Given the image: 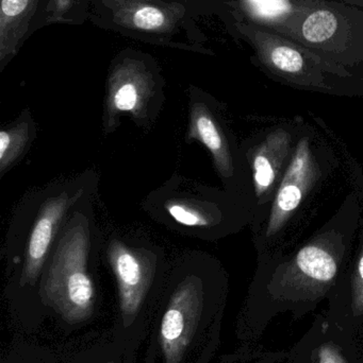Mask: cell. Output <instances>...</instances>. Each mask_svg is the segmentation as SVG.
<instances>
[{
	"mask_svg": "<svg viewBox=\"0 0 363 363\" xmlns=\"http://www.w3.org/2000/svg\"><path fill=\"white\" fill-rule=\"evenodd\" d=\"M188 138L198 140L208 148L221 176L225 178L232 176L234 163L227 140L217 119L202 102L192 104Z\"/></svg>",
	"mask_w": 363,
	"mask_h": 363,
	"instance_id": "7c38bea8",
	"label": "cell"
},
{
	"mask_svg": "<svg viewBox=\"0 0 363 363\" xmlns=\"http://www.w3.org/2000/svg\"><path fill=\"white\" fill-rule=\"evenodd\" d=\"M338 271L336 257L324 245L313 243L303 247L287 270L269 283L259 322L261 330L279 313H292L298 319L313 311L327 296Z\"/></svg>",
	"mask_w": 363,
	"mask_h": 363,
	"instance_id": "7a4b0ae2",
	"label": "cell"
},
{
	"mask_svg": "<svg viewBox=\"0 0 363 363\" xmlns=\"http://www.w3.org/2000/svg\"><path fill=\"white\" fill-rule=\"evenodd\" d=\"M249 14L261 21H276L288 14L291 6L289 0H242Z\"/></svg>",
	"mask_w": 363,
	"mask_h": 363,
	"instance_id": "e0dca14e",
	"label": "cell"
},
{
	"mask_svg": "<svg viewBox=\"0 0 363 363\" xmlns=\"http://www.w3.org/2000/svg\"><path fill=\"white\" fill-rule=\"evenodd\" d=\"M341 325L354 330L356 335L363 330V252L352 279L349 294L330 301L327 313Z\"/></svg>",
	"mask_w": 363,
	"mask_h": 363,
	"instance_id": "4fadbf2b",
	"label": "cell"
},
{
	"mask_svg": "<svg viewBox=\"0 0 363 363\" xmlns=\"http://www.w3.org/2000/svg\"><path fill=\"white\" fill-rule=\"evenodd\" d=\"M204 308L200 279L189 277L179 284L162 318L160 342L166 363H180L193 340Z\"/></svg>",
	"mask_w": 363,
	"mask_h": 363,
	"instance_id": "277c9868",
	"label": "cell"
},
{
	"mask_svg": "<svg viewBox=\"0 0 363 363\" xmlns=\"http://www.w3.org/2000/svg\"><path fill=\"white\" fill-rule=\"evenodd\" d=\"M336 30V16L326 10L313 13L303 25V34L305 38L313 43L325 42L332 38Z\"/></svg>",
	"mask_w": 363,
	"mask_h": 363,
	"instance_id": "2e32d148",
	"label": "cell"
},
{
	"mask_svg": "<svg viewBox=\"0 0 363 363\" xmlns=\"http://www.w3.org/2000/svg\"><path fill=\"white\" fill-rule=\"evenodd\" d=\"M273 65L287 74H298L304 67V59L296 49L288 46H277L270 53Z\"/></svg>",
	"mask_w": 363,
	"mask_h": 363,
	"instance_id": "d6986e66",
	"label": "cell"
},
{
	"mask_svg": "<svg viewBox=\"0 0 363 363\" xmlns=\"http://www.w3.org/2000/svg\"><path fill=\"white\" fill-rule=\"evenodd\" d=\"M110 363H114V362H110Z\"/></svg>",
	"mask_w": 363,
	"mask_h": 363,
	"instance_id": "7402d4cb",
	"label": "cell"
},
{
	"mask_svg": "<svg viewBox=\"0 0 363 363\" xmlns=\"http://www.w3.org/2000/svg\"><path fill=\"white\" fill-rule=\"evenodd\" d=\"M104 27L161 46L181 48L175 38L188 29L187 6L166 0H90Z\"/></svg>",
	"mask_w": 363,
	"mask_h": 363,
	"instance_id": "3957f363",
	"label": "cell"
},
{
	"mask_svg": "<svg viewBox=\"0 0 363 363\" xmlns=\"http://www.w3.org/2000/svg\"><path fill=\"white\" fill-rule=\"evenodd\" d=\"M291 136L283 130L270 134L253 157V177L258 198H270L281 184L289 157Z\"/></svg>",
	"mask_w": 363,
	"mask_h": 363,
	"instance_id": "8fae6325",
	"label": "cell"
},
{
	"mask_svg": "<svg viewBox=\"0 0 363 363\" xmlns=\"http://www.w3.org/2000/svg\"><path fill=\"white\" fill-rule=\"evenodd\" d=\"M108 259L119 286L124 325H131L153 283L157 257L147 250L113 240L109 245Z\"/></svg>",
	"mask_w": 363,
	"mask_h": 363,
	"instance_id": "8992f818",
	"label": "cell"
},
{
	"mask_svg": "<svg viewBox=\"0 0 363 363\" xmlns=\"http://www.w3.org/2000/svg\"><path fill=\"white\" fill-rule=\"evenodd\" d=\"M42 0H0V70L18 52L34 26Z\"/></svg>",
	"mask_w": 363,
	"mask_h": 363,
	"instance_id": "30bf717a",
	"label": "cell"
},
{
	"mask_svg": "<svg viewBox=\"0 0 363 363\" xmlns=\"http://www.w3.org/2000/svg\"><path fill=\"white\" fill-rule=\"evenodd\" d=\"M79 2L80 0H48L38 26L70 23L72 18L70 21L68 16L72 17V11L78 6Z\"/></svg>",
	"mask_w": 363,
	"mask_h": 363,
	"instance_id": "ac0fdd59",
	"label": "cell"
},
{
	"mask_svg": "<svg viewBox=\"0 0 363 363\" xmlns=\"http://www.w3.org/2000/svg\"><path fill=\"white\" fill-rule=\"evenodd\" d=\"M81 191H79L70 196L67 192H63L55 198L49 199L40 207L28 243L25 267L21 274V285H33L36 283L61 220L70 205L78 200Z\"/></svg>",
	"mask_w": 363,
	"mask_h": 363,
	"instance_id": "9c48e42d",
	"label": "cell"
},
{
	"mask_svg": "<svg viewBox=\"0 0 363 363\" xmlns=\"http://www.w3.org/2000/svg\"><path fill=\"white\" fill-rule=\"evenodd\" d=\"M291 363H363L354 330L330 315H318L306 334L288 353Z\"/></svg>",
	"mask_w": 363,
	"mask_h": 363,
	"instance_id": "52a82bcc",
	"label": "cell"
},
{
	"mask_svg": "<svg viewBox=\"0 0 363 363\" xmlns=\"http://www.w3.org/2000/svg\"><path fill=\"white\" fill-rule=\"evenodd\" d=\"M286 363H291V362H290L289 360L287 359V362H286Z\"/></svg>",
	"mask_w": 363,
	"mask_h": 363,
	"instance_id": "44dd1931",
	"label": "cell"
},
{
	"mask_svg": "<svg viewBox=\"0 0 363 363\" xmlns=\"http://www.w3.org/2000/svg\"><path fill=\"white\" fill-rule=\"evenodd\" d=\"M90 232L87 221L75 219L64 232L40 287L42 300L67 323L89 319L95 289L87 273Z\"/></svg>",
	"mask_w": 363,
	"mask_h": 363,
	"instance_id": "6da1fadb",
	"label": "cell"
},
{
	"mask_svg": "<svg viewBox=\"0 0 363 363\" xmlns=\"http://www.w3.org/2000/svg\"><path fill=\"white\" fill-rule=\"evenodd\" d=\"M29 140V125L21 123L8 130L0 132V174L4 176L6 170L18 159L25 150Z\"/></svg>",
	"mask_w": 363,
	"mask_h": 363,
	"instance_id": "5bb4252c",
	"label": "cell"
},
{
	"mask_svg": "<svg viewBox=\"0 0 363 363\" xmlns=\"http://www.w3.org/2000/svg\"><path fill=\"white\" fill-rule=\"evenodd\" d=\"M315 160L307 138H302L277 188L276 198L269 219L266 235H276L300 206L307 190L315 181Z\"/></svg>",
	"mask_w": 363,
	"mask_h": 363,
	"instance_id": "ba28073f",
	"label": "cell"
},
{
	"mask_svg": "<svg viewBox=\"0 0 363 363\" xmlns=\"http://www.w3.org/2000/svg\"><path fill=\"white\" fill-rule=\"evenodd\" d=\"M170 217L185 226H210L215 216L197 203L189 201H168L164 205Z\"/></svg>",
	"mask_w": 363,
	"mask_h": 363,
	"instance_id": "9a60e30c",
	"label": "cell"
},
{
	"mask_svg": "<svg viewBox=\"0 0 363 363\" xmlns=\"http://www.w3.org/2000/svg\"><path fill=\"white\" fill-rule=\"evenodd\" d=\"M153 72L144 60L126 57L115 63L107 84L106 128L112 132L117 118L130 113L143 117L155 93Z\"/></svg>",
	"mask_w": 363,
	"mask_h": 363,
	"instance_id": "5b68a950",
	"label": "cell"
},
{
	"mask_svg": "<svg viewBox=\"0 0 363 363\" xmlns=\"http://www.w3.org/2000/svg\"><path fill=\"white\" fill-rule=\"evenodd\" d=\"M193 1H200V0H193Z\"/></svg>",
	"mask_w": 363,
	"mask_h": 363,
	"instance_id": "ffe728a7",
	"label": "cell"
}]
</instances>
